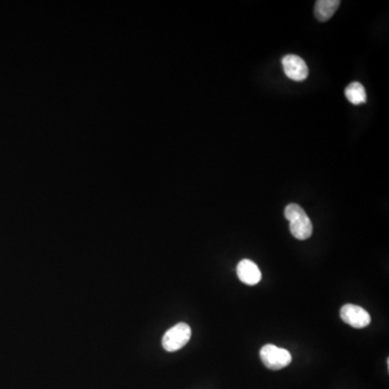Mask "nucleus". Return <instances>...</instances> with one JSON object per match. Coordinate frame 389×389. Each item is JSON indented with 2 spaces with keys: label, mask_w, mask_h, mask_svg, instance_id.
Listing matches in <instances>:
<instances>
[{
  "label": "nucleus",
  "mask_w": 389,
  "mask_h": 389,
  "mask_svg": "<svg viewBox=\"0 0 389 389\" xmlns=\"http://www.w3.org/2000/svg\"><path fill=\"white\" fill-rule=\"evenodd\" d=\"M285 217L289 221L290 232L299 240H306L312 235V223L302 207L290 203L286 207Z\"/></svg>",
  "instance_id": "nucleus-1"
},
{
  "label": "nucleus",
  "mask_w": 389,
  "mask_h": 389,
  "mask_svg": "<svg viewBox=\"0 0 389 389\" xmlns=\"http://www.w3.org/2000/svg\"><path fill=\"white\" fill-rule=\"evenodd\" d=\"M190 337H192V329L190 326L181 322L166 332L162 337V346L167 352H177L190 342Z\"/></svg>",
  "instance_id": "nucleus-2"
},
{
  "label": "nucleus",
  "mask_w": 389,
  "mask_h": 389,
  "mask_svg": "<svg viewBox=\"0 0 389 389\" xmlns=\"http://www.w3.org/2000/svg\"><path fill=\"white\" fill-rule=\"evenodd\" d=\"M259 357L265 367L270 370L285 369L292 362L290 352L272 344L263 346L259 352Z\"/></svg>",
  "instance_id": "nucleus-3"
},
{
  "label": "nucleus",
  "mask_w": 389,
  "mask_h": 389,
  "mask_svg": "<svg viewBox=\"0 0 389 389\" xmlns=\"http://www.w3.org/2000/svg\"><path fill=\"white\" fill-rule=\"evenodd\" d=\"M341 319L350 327L356 329H363L368 327L371 322L369 312L358 306V305L346 304L341 308L339 312Z\"/></svg>",
  "instance_id": "nucleus-4"
},
{
  "label": "nucleus",
  "mask_w": 389,
  "mask_h": 389,
  "mask_svg": "<svg viewBox=\"0 0 389 389\" xmlns=\"http://www.w3.org/2000/svg\"><path fill=\"white\" fill-rule=\"evenodd\" d=\"M282 68H283L287 77L297 81V83L304 81L310 74V70H308L306 62L299 55H286L285 58L282 59Z\"/></svg>",
  "instance_id": "nucleus-5"
},
{
  "label": "nucleus",
  "mask_w": 389,
  "mask_h": 389,
  "mask_svg": "<svg viewBox=\"0 0 389 389\" xmlns=\"http://www.w3.org/2000/svg\"><path fill=\"white\" fill-rule=\"evenodd\" d=\"M237 276L245 285L255 286L262 279V272L251 259H242L237 265Z\"/></svg>",
  "instance_id": "nucleus-6"
},
{
  "label": "nucleus",
  "mask_w": 389,
  "mask_h": 389,
  "mask_svg": "<svg viewBox=\"0 0 389 389\" xmlns=\"http://www.w3.org/2000/svg\"><path fill=\"white\" fill-rule=\"evenodd\" d=\"M339 5H341L339 0H318L315 3V17L320 22H326L335 15Z\"/></svg>",
  "instance_id": "nucleus-7"
},
{
  "label": "nucleus",
  "mask_w": 389,
  "mask_h": 389,
  "mask_svg": "<svg viewBox=\"0 0 389 389\" xmlns=\"http://www.w3.org/2000/svg\"><path fill=\"white\" fill-rule=\"evenodd\" d=\"M345 95H346L347 100L354 105L363 104V103L367 102L366 89L358 81H355V83L347 86L346 89H345Z\"/></svg>",
  "instance_id": "nucleus-8"
}]
</instances>
